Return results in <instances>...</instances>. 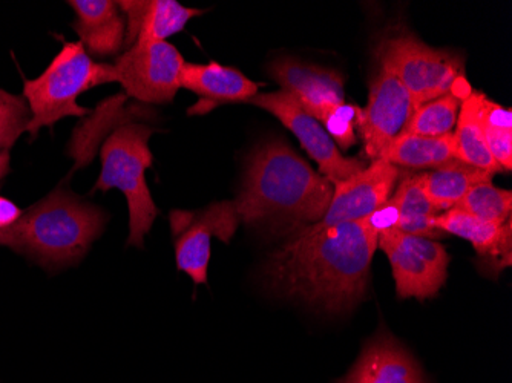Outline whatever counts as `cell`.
<instances>
[{
	"instance_id": "cell-26",
	"label": "cell",
	"mask_w": 512,
	"mask_h": 383,
	"mask_svg": "<svg viewBox=\"0 0 512 383\" xmlns=\"http://www.w3.org/2000/svg\"><path fill=\"white\" fill-rule=\"evenodd\" d=\"M359 117H361V108L341 103V105L322 109L316 115V120L324 126L327 134L335 141V145L338 143L339 148L347 151L356 143L355 126H358Z\"/></svg>"
},
{
	"instance_id": "cell-14",
	"label": "cell",
	"mask_w": 512,
	"mask_h": 383,
	"mask_svg": "<svg viewBox=\"0 0 512 383\" xmlns=\"http://www.w3.org/2000/svg\"><path fill=\"white\" fill-rule=\"evenodd\" d=\"M181 88L200 97V102L189 109L191 115H204L227 103H247L260 94V83L252 82L238 69L209 62L206 65L184 63Z\"/></svg>"
},
{
	"instance_id": "cell-7",
	"label": "cell",
	"mask_w": 512,
	"mask_h": 383,
	"mask_svg": "<svg viewBox=\"0 0 512 383\" xmlns=\"http://www.w3.org/2000/svg\"><path fill=\"white\" fill-rule=\"evenodd\" d=\"M378 247L387 255L399 298H433L447 281L450 256L442 244L398 229L379 235Z\"/></svg>"
},
{
	"instance_id": "cell-3",
	"label": "cell",
	"mask_w": 512,
	"mask_h": 383,
	"mask_svg": "<svg viewBox=\"0 0 512 383\" xmlns=\"http://www.w3.org/2000/svg\"><path fill=\"white\" fill-rule=\"evenodd\" d=\"M106 221L102 209L59 186L25 210L13 226L0 229V244L42 266H71L88 253Z\"/></svg>"
},
{
	"instance_id": "cell-24",
	"label": "cell",
	"mask_w": 512,
	"mask_h": 383,
	"mask_svg": "<svg viewBox=\"0 0 512 383\" xmlns=\"http://www.w3.org/2000/svg\"><path fill=\"white\" fill-rule=\"evenodd\" d=\"M456 207L479 220L505 224L511 220L512 192L499 189L493 181L476 184Z\"/></svg>"
},
{
	"instance_id": "cell-11",
	"label": "cell",
	"mask_w": 512,
	"mask_h": 383,
	"mask_svg": "<svg viewBox=\"0 0 512 383\" xmlns=\"http://www.w3.org/2000/svg\"><path fill=\"white\" fill-rule=\"evenodd\" d=\"M414 111L410 92L398 77L381 69L371 82L368 103L358 122L364 152L371 161L379 160L391 141L404 132Z\"/></svg>"
},
{
	"instance_id": "cell-6",
	"label": "cell",
	"mask_w": 512,
	"mask_h": 383,
	"mask_svg": "<svg viewBox=\"0 0 512 383\" xmlns=\"http://www.w3.org/2000/svg\"><path fill=\"white\" fill-rule=\"evenodd\" d=\"M376 56L381 69L398 77L410 92L416 108L451 92L470 95L463 56L431 48L414 34L401 33L382 40Z\"/></svg>"
},
{
	"instance_id": "cell-19",
	"label": "cell",
	"mask_w": 512,
	"mask_h": 383,
	"mask_svg": "<svg viewBox=\"0 0 512 383\" xmlns=\"http://www.w3.org/2000/svg\"><path fill=\"white\" fill-rule=\"evenodd\" d=\"M421 175L425 194L440 213L453 209L470 192L471 187L493 181L494 174L460 160L437 167Z\"/></svg>"
},
{
	"instance_id": "cell-13",
	"label": "cell",
	"mask_w": 512,
	"mask_h": 383,
	"mask_svg": "<svg viewBox=\"0 0 512 383\" xmlns=\"http://www.w3.org/2000/svg\"><path fill=\"white\" fill-rule=\"evenodd\" d=\"M269 74L312 117L316 118L324 108L345 103L344 77L333 69L299 62L293 57H278L270 63Z\"/></svg>"
},
{
	"instance_id": "cell-1",
	"label": "cell",
	"mask_w": 512,
	"mask_h": 383,
	"mask_svg": "<svg viewBox=\"0 0 512 383\" xmlns=\"http://www.w3.org/2000/svg\"><path fill=\"white\" fill-rule=\"evenodd\" d=\"M379 235L367 218L329 229L295 230L264 264L272 292L330 313L350 311L365 298Z\"/></svg>"
},
{
	"instance_id": "cell-31",
	"label": "cell",
	"mask_w": 512,
	"mask_h": 383,
	"mask_svg": "<svg viewBox=\"0 0 512 383\" xmlns=\"http://www.w3.org/2000/svg\"><path fill=\"white\" fill-rule=\"evenodd\" d=\"M10 172V152H0V183Z\"/></svg>"
},
{
	"instance_id": "cell-8",
	"label": "cell",
	"mask_w": 512,
	"mask_h": 383,
	"mask_svg": "<svg viewBox=\"0 0 512 383\" xmlns=\"http://www.w3.org/2000/svg\"><path fill=\"white\" fill-rule=\"evenodd\" d=\"M184 63L169 42L137 43L123 51L112 68L126 97L143 105H166L181 89Z\"/></svg>"
},
{
	"instance_id": "cell-18",
	"label": "cell",
	"mask_w": 512,
	"mask_h": 383,
	"mask_svg": "<svg viewBox=\"0 0 512 383\" xmlns=\"http://www.w3.org/2000/svg\"><path fill=\"white\" fill-rule=\"evenodd\" d=\"M434 227L447 235L467 239L477 255L499 262L500 267L511 264V220L505 224L488 223L453 207L434 218Z\"/></svg>"
},
{
	"instance_id": "cell-12",
	"label": "cell",
	"mask_w": 512,
	"mask_h": 383,
	"mask_svg": "<svg viewBox=\"0 0 512 383\" xmlns=\"http://www.w3.org/2000/svg\"><path fill=\"white\" fill-rule=\"evenodd\" d=\"M401 177L399 167L384 160L371 161L364 171L333 184L329 209L318 223L306 226L310 232L329 229L338 224L364 220L387 203Z\"/></svg>"
},
{
	"instance_id": "cell-16",
	"label": "cell",
	"mask_w": 512,
	"mask_h": 383,
	"mask_svg": "<svg viewBox=\"0 0 512 383\" xmlns=\"http://www.w3.org/2000/svg\"><path fill=\"white\" fill-rule=\"evenodd\" d=\"M338 383H427L414 357L390 334L368 341L355 367Z\"/></svg>"
},
{
	"instance_id": "cell-2",
	"label": "cell",
	"mask_w": 512,
	"mask_h": 383,
	"mask_svg": "<svg viewBox=\"0 0 512 383\" xmlns=\"http://www.w3.org/2000/svg\"><path fill=\"white\" fill-rule=\"evenodd\" d=\"M332 181L279 140L266 141L247 158L243 186L234 200L241 224L289 236L318 223L329 209Z\"/></svg>"
},
{
	"instance_id": "cell-15",
	"label": "cell",
	"mask_w": 512,
	"mask_h": 383,
	"mask_svg": "<svg viewBox=\"0 0 512 383\" xmlns=\"http://www.w3.org/2000/svg\"><path fill=\"white\" fill-rule=\"evenodd\" d=\"M117 4L125 16V51L137 43L166 42L194 17L204 14L203 10L183 7L177 0H123Z\"/></svg>"
},
{
	"instance_id": "cell-10",
	"label": "cell",
	"mask_w": 512,
	"mask_h": 383,
	"mask_svg": "<svg viewBox=\"0 0 512 383\" xmlns=\"http://www.w3.org/2000/svg\"><path fill=\"white\" fill-rule=\"evenodd\" d=\"M247 103L266 109L267 112L275 115L279 122L298 137L304 151L319 164L322 177L332 183L347 180L367 167V163L359 158L344 157L324 126L302 108L298 100L289 92L281 89V91L256 94Z\"/></svg>"
},
{
	"instance_id": "cell-27",
	"label": "cell",
	"mask_w": 512,
	"mask_h": 383,
	"mask_svg": "<svg viewBox=\"0 0 512 383\" xmlns=\"http://www.w3.org/2000/svg\"><path fill=\"white\" fill-rule=\"evenodd\" d=\"M485 134L486 146L493 155L496 163L499 164L502 171L509 172L512 169V131H503V129L485 128L482 126Z\"/></svg>"
},
{
	"instance_id": "cell-20",
	"label": "cell",
	"mask_w": 512,
	"mask_h": 383,
	"mask_svg": "<svg viewBox=\"0 0 512 383\" xmlns=\"http://www.w3.org/2000/svg\"><path fill=\"white\" fill-rule=\"evenodd\" d=\"M379 160L387 161L396 167L410 169H437L444 164L457 160L454 134L442 137H424V135H399L391 141Z\"/></svg>"
},
{
	"instance_id": "cell-4",
	"label": "cell",
	"mask_w": 512,
	"mask_h": 383,
	"mask_svg": "<svg viewBox=\"0 0 512 383\" xmlns=\"http://www.w3.org/2000/svg\"><path fill=\"white\" fill-rule=\"evenodd\" d=\"M106 83H117L112 65L94 62L80 42L65 43L45 73L23 82V99L31 112L27 128L31 140H36L40 129L51 128L63 118L91 114L77 99Z\"/></svg>"
},
{
	"instance_id": "cell-17",
	"label": "cell",
	"mask_w": 512,
	"mask_h": 383,
	"mask_svg": "<svg viewBox=\"0 0 512 383\" xmlns=\"http://www.w3.org/2000/svg\"><path fill=\"white\" fill-rule=\"evenodd\" d=\"M77 14L74 30L86 53L99 59L119 57L125 50L126 22L112 0H69Z\"/></svg>"
},
{
	"instance_id": "cell-5",
	"label": "cell",
	"mask_w": 512,
	"mask_h": 383,
	"mask_svg": "<svg viewBox=\"0 0 512 383\" xmlns=\"http://www.w3.org/2000/svg\"><path fill=\"white\" fill-rule=\"evenodd\" d=\"M154 132L151 126L140 123H129L112 132L100 152L102 172L94 187L102 192L119 189L125 195L129 207L128 246L140 249L158 215L145 177L146 169L152 166L149 140Z\"/></svg>"
},
{
	"instance_id": "cell-28",
	"label": "cell",
	"mask_w": 512,
	"mask_h": 383,
	"mask_svg": "<svg viewBox=\"0 0 512 383\" xmlns=\"http://www.w3.org/2000/svg\"><path fill=\"white\" fill-rule=\"evenodd\" d=\"M479 117L485 128L512 131L511 109L503 108L499 103L488 99L485 94H479Z\"/></svg>"
},
{
	"instance_id": "cell-23",
	"label": "cell",
	"mask_w": 512,
	"mask_h": 383,
	"mask_svg": "<svg viewBox=\"0 0 512 383\" xmlns=\"http://www.w3.org/2000/svg\"><path fill=\"white\" fill-rule=\"evenodd\" d=\"M465 99L467 97L451 92L425 105L417 106L402 134L424 135V137H442V135L451 134L456 128L460 105Z\"/></svg>"
},
{
	"instance_id": "cell-25",
	"label": "cell",
	"mask_w": 512,
	"mask_h": 383,
	"mask_svg": "<svg viewBox=\"0 0 512 383\" xmlns=\"http://www.w3.org/2000/svg\"><path fill=\"white\" fill-rule=\"evenodd\" d=\"M30 120L27 100L0 88V152H10Z\"/></svg>"
},
{
	"instance_id": "cell-21",
	"label": "cell",
	"mask_w": 512,
	"mask_h": 383,
	"mask_svg": "<svg viewBox=\"0 0 512 383\" xmlns=\"http://www.w3.org/2000/svg\"><path fill=\"white\" fill-rule=\"evenodd\" d=\"M390 198L399 210L396 229L408 235L425 236L430 239L445 235L434 227V218L440 215V212L425 194L421 175L402 177L401 183L394 187Z\"/></svg>"
},
{
	"instance_id": "cell-9",
	"label": "cell",
	"mask_w": 512,
	"mask_h": 383,
	"mask_svg": "<svg viewBox=\"0 0 512 383\" xmlns=\"http://www.w3.org/2000/svg\"><path fill=\"white\" fill-rule=\"evenodd\" d=\"M171 224L178 270L200 285L207 282L212 238L229 243L241 223L234 201H220L197 212L174 210Z\"/></svg>"
},
{
	"instance_id": "cell-29",
	"label": "cell",
	"mask_w": 512,
	"mask_h": 383,
	"mask_svg": "<svg viewBox=\"0 0 512 383\" xmlns=\"http://www.w3.org/2000/svg\"><path fill=\"white\" fill-rule=\"evenodd\" d=\"M367 221L378 232V235H381L382 232H387V230L396 229L399 221L398 207L390 198L387 203L382 204L379 209L368 215Z\"/></svg>"
},
{
	"instance_id": "cell-30",
	"label": "cell",
	"mask_w": 512,
	"mask_h": 383,
	"mask_svg": "<svg viewBox=\"0 0 512 383\" xmlns=\"http://www.w3.org/2000/svg\"><path fill=\"white\" fill-rule=\"evenodd\" d=\"M22 213L13 201L0 197V229L13 226L22 217Z\"/></svg>"
},
{
	"instance_id": "cell-22",
	"label": "cell",
	"mask_w": 512,
	"mask_h": 383,
	"mask_svg": "<svg viewBox=\"0 0 512 383\" xmlns=\"http://www.w3.org/2000/svg\"><path fill=\"white\" fill-rule=\"evenodd\" d=\"M479 94V91H471L460 105L456 131L453 132L454 141H456V157L457 160L477 169L496 174L503 171L486 146L479 117Z\"/></svg>"
}]
</instances>
